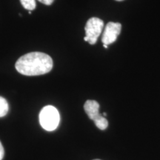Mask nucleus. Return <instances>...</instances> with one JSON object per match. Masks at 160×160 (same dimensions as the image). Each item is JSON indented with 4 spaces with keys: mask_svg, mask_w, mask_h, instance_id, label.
<instances>
[{
    "mask_svg": "<svg viewBox=\"0 0 160 160\" xmlns=\"http://www.w3.org/2000/svg\"><path fill=\"white\" fill-rule=\"evenodd\" d=\"M93 160H101V159H93Z\"/></svg>",
    "mask_w": 160,
    "mask_h": 160,
    "instance_id": "f8f14e48",
    "label": "nucleus"
},
{
    "mask_svg": "<svg viewBox=\"0 0 160 160\" xmlns=\"http://www.w3.org/2000/svg\"><path fill=\"white\" fill-rule=\"evenodd\" d=\"M103 26V21L99 18L92 17L89 19L85 28V37L84 40L85 42H88L91 45H94L97 42L98 37L101 34Z\"/></svg>",
    "mask_w": 160,
    "mask_h": 160,
    "instance_id": "20e7f679",
    "label": "nucleus"
},
{
    "mask_svg": "<svg viewBox=\"0 0 160 160\" xmlns=\"http://www.w3.org/2000/svg\"><path fill=\"white\" fill-rule=\"evenodd\" d=\"M38 1L40 2L41 3L44 4V5H51V4L53 2V1H54V0H38Z\"/></svg>",
    "mask_w": 160,
    "mask_h": 160,
    "instance_id": "6e6552de",
    "label": "nucleus"
},
{
    "mask_svg": "<svg viewBox=\"0 0 160 160\" xmlns=\"http://www.w3.org/2000/svg\"><path fill=\"white\" fill-rule=\"evenodd\" d=\"M104 48H108V45H104Z\"/></svg>",
    "mask_w": 160,
    "mask_h": 160,
    "instance_id": "9d476101",
    "label": "nucleus"
},
{
    "mask_svg": "<svg viewBox=\"0 0 160 160\" xmlns=\"http://www.w3.org/2000/svg\"><path fill=\"white\" fill-rule=\"evenodd\" d=\"M121 29L122 25L120 23L113 22L108 23L102 37V42L104 45H108L114 42L121 32Z\"/></svg>",
    "mask_w": 160,
    "mask_h": 160,
    "instance_id": "39448f33",
    "label": "nucleus"
},
{
    "mask_svg": "<svg viewBox=\"0 0 160 160\" xmlns=\"http://www.w3.org/2000/svg\"><path fill=\"white\" fill-rule=\"evenodd\" d=\"M116 1H119V2H120V1H123V0H116Z\"/></svg>",
    "mask_w": 160,
    "mask_h": 160,
    "instance_id": "9b49d317",
    "label": "nucleus"
},
{
    "mask_svg": "<svg viewBox=\"0 0 160 160\" xmlns=\"http://www.w3.org/2000/svg\"><path fill=\"white\" fill-rule=\"evenodd\" d=\"M60 122L58 110L52 105L44 107L39 113V122L45 131H53L57 128Z\"/></svg>",
    "mask_w": 160,
    "mask_h": 160,
    "instance_id": "f03ea898",
    "label": "nucleus"
},
{
    "mask_svg": "<svg viewBox=\"0 0 160 160\" xmlns=\"http://www.w3.org/2000/svg\"><path fill=\"white\" fill-rule=\"evenodd\" d=\"M16 69L25 76H39L49 73L53 68L51 57L42 52H31L22 56L16 62Z\"/></svg>",
    "mask_w": 160,
    "mask_h": 160,
    "instance_id": "f257e3e1",
    "label": "nucleus"
},
{
    "mask_svg": "<svg viewBox=\"0 0 160 160\" xmlns=\"http://www.w3.org/2000/svg\"><path fill=\"white\" fill-rule=\"evenodd\" d=\"M4 155H5V151H4V148L2 145L1 142H0V160H2Z\"/></svg>",
    "mask_w": 160,
    "mask_h": 160,
    "instance_id": "1a4fd4ad",
    "label": "nucleus"
},
{
    "mask_svg": "<svg viewBox=\"0 0 160 160\" xmlns=\"http://www.w3.org/2000/svg\"><path fill=\"white\" fill-rule=\"evenodd\" d=\"M9 110L8 103L5 98L0 97V117H3L7 115Z\"/></svg>",
    "mask_w": 160,
    "mask_h": 160,
    "instance_id": "423d86ee",
    "label": "nucleus"
},
{
    "mask_svg": "<svg viewBox=\"0 0 160 160\" xmlns=\"http://www.w3.org/2000/svg\"><path fill=\"white\" fill-rule=\"evenodd\" d=\"M85 113L100 130H105L108 126V122L99 113V104L95 100H88L84 105Z\"/></svg>",
    "mask_w": 160,
    "mask_h": 160,
    "instance_id": "7ed1b4c3",
    "label": "nucleus"
},
{
    "mask_svg": "<svg viewBox=\"0 0 160 160\" xmlns=\"http://www.w3.org/2000/svg\"><path fill=\"white\" fill-rule=\"evenodd\" d=\"M20 2L26 10H28L29 11L34 10L37 6L36 0H20Z\"/></svg>",
    "mask_w": 160,
    "mask_h": 160,
    "instance_id": "0eeeda50",
    "label": "nucleus"
}]
</instances>
